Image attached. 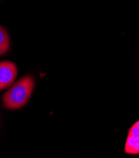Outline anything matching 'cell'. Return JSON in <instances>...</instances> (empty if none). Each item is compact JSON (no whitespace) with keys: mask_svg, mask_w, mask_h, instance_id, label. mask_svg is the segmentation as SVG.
<instances>
[{"mask_svg":"<svg viewBox=\"0 0 139 158\" xmlns=\"http://www.w3.org/2000/svg\"><path fill=\"white\" fill-rule=\"evenodd\" d=\"M35 83L32 76H26L15 83L3 97L4 106L10 110L23 106L32 95Z\"/></svg>","mask_w":139,"mask_h":158,"instance_id":"obj_1","label":"cell"},{"mask_svg":"<svg viewBox=\"0 0 139 158\" xmlns=\"http://www.w3.org/2000/svg\"><path fill=\"white\" fill-rule=\"evenodd\" d=\"M17 76V68L13 62H0V91L8 88Z\"/></svg>","mask_w":139,"mask_h":158,"instance_id":"obj_2","label":"cell"},{"mask_svg":"<svg viewBox=\"0 0 139 158\" xmlns=\"http://www.w3.org/2000/svg\"><path fill=\"white\" fill-rule=\"evenodd\" d=\"M125 152L131 154H139V137L128 135L125 146Z\"/></svg>","mask_w":139,"mask_h":158,"instance_id":"obj_3","label":"cell"},{"mask_svg":"<svg viewBox=\"0 0 139 158\" xmlns=\"http://www.w3.org/2000/svg\"><path fill=\"white\" fill-rule=\"evenodd\" d=\"M10 48V37L6 30L0 25V56L6 54Z\"/></svg>","mask_w":139,"mask_h":158,"instance_id":"obj_4","label":"cell"},{"mask_svg":"<svg viewBox=\"0 0 139 158\" xmlns=\"http://www.w3.org/2000/svg\"><path fill=\"white\" fill-rule=\"evenodd\" d=\"M129 135L139 137V129L133 125L129 131Z\"/></svg>","mask_w":139,"mask_h":158,"instance_id":"obj_5","label":"cell"},{"mask_svg":"<svg viewBox=\"0 0 139 158\" xmlns=\"http://www.w3.org/2000/svg\"><path fill=\"white\" fill-rule=\"evenodd\" d=\"M134 126H135V127H137V128H138L139 129V120L138 121H137L134 125H133Z\"/></svg>","mask_w":139,"mask_h":158,"instance_id":"obj_6","label":"cell"}]
</instances>
